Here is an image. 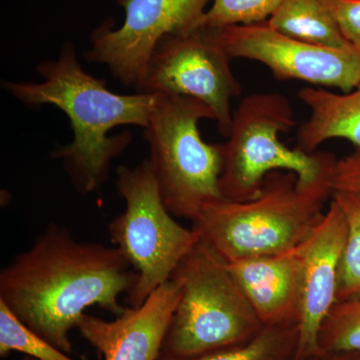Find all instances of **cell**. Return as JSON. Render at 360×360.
<instances>
[{"label":"cell","instance_id":"6da1fadb","mask_svg":"<svg viewBox=\"0 0 360 360\" xmlns=\"http://www.w3.org/2000/svg\"><path fill=\"white\" fill-rule=\"evenodd\" d=\"M116 246L78 240L49 224L27 250L0 271V302L26 326L61 352H72L70 331L85 310L98 307L122 314V295L139 276Z\"/></svg>","mask_w":360,"mask_h":360},{"label":"cell","instance_id":"7a4b0ae2","mask_svg":"<svg viewBox=\"0 0 360 360\" xmlns=\"http://www.w3.org/2000/svg\"><path fill=\"white\" fill-rule=\"evenodd\" d=\"M37 72L41 82H2V87L26 105L51 104L68 116L72 141L53 149L51 155L61 161L78 193H94L110 177L113 160L131 142L129 131L110 136V130L120 125L146 129L158 94L110 91L103 79L82 68L70 42L63 45L58 59L40 63Z\"/></svg>","mask_w":360,"mask_h":360},{"label":"cell","instance_id":"3957f363","mask_svg":"<svg viewBox=\"0 0 360 360\" xmlns=\"http://www.w3.org/2000/svg\"><path fill=\"white\" fill-rule=\"evenodd\" d=\"M333 168L309 186L292 172H271L255 198L217 201L191 229L227 264L290 250L309 238L323 217L333 198Z\"/></svg>","mask_w":360,"mask_h":360},{"label":"cell","instance_id":"277c9868","mask_svg":"<svg viewBox=\"0 0 360 360\" xmlns=\"http://www.w3.org/2000/svg\"><path fill=\"white\" fill-rule=\"evenodd\" d=\"M172 278L181 295L161 354L198 356L245 342L264 328L227 262L205 241L189 251Z\"/></svg>","mask_w":360,"mask_h":360},{"label":"cell","instance_id":"5b68a950","mask_svg":"<svg viewBox=\"0 0 360 360\" xmlns=\"http://www.w3.org/2000/svg\"><path fill=\"white\" fill-rule=\"evenodd\" d=\"M214 113L191 96L158 94L144 137L149 163L163 202L174 217L194 221L207 206L224 200L219 179L224 143L201 139L198 123Z\"/></svg>","mask_w":360,"mask_h":360},{"label":"cell","instance_id":"8992f818","mask_svg":"<svg viewBox=\"0 0 360 360\" xmlns=\"http://www.w3.org/2000/svg\"><path fill=\"white\" fill-rule=\"evenodd\" d=\"M295 125L290 101L277 92L245 97L232 113L229 141L224 143V168L219 191L225 200H252L267 175L290 172L309 186L335 167V155L323 151L307 153L286 148L279 135Z\"/></svg>","mask_w":360,"mask_h":360},{"label":"cell","instance_id":"52a82bcc","mask_svg":"<svg viewBox=\"0 0 360 360\" xmlns=\"http://www.w3.org/2000/svg\"><path fill=\"white\" fill-rule=\"evenodd\" d=\"M117 193L125 210L108 224V233L139 276L127 295L130 307H141L161 284L172 278L200 236L182 226L163 202L148 160L116 170Z\"/></svg>","mask_w":360,"mask_h":360},{"label":"cell","instance_id":"ba28073f","mask_svg":"<svg viewBox=\"0 0 360 360\" xmlns=\"http://www.w3.org/2000/svg\"><path fill=\"white\" fill-rule=\"evenodd\" d=\"M231 56L220 37V28L202 25L161 39L151 53L139 94L194 97L214 113L220 134L229 136L231 103L240 96Z\"/></svg>","mask_w":360,"mask_h":360},{"label":"cell","instance_id":"9c48e42d","mask_svg":"<svg viewBox=\"0 0 360 360\" xmlns=\"http://www.w3.org/2000/svg\"><path fill=\"white\" fill-rule=\"evenodd\" d=\"M125 9L122 27L104 23L92 35L85 54L90 63L108 66L127 86H136L156 44L168 34H180L201 25L210 0H117Z\"/></svg>","mask_w":360,"mask_h":360},{"label":"cell","instance_id":"30bf717a","mask_svg":"<svg viewBox=\"0 0 360 360\" xmlns=\"http://www.w3.org/2000/svg\"><path fill=\"white\" fill-rule=\"evenodd\" d=\"M220 37L232 58L266 66L279 80H300L349 92L360 85V52L307 44L283 34L267 23L220 28Z\"/></svg>","mask_w":360,"mask_h":360},{"label":"cell","instance_id":"8fae6325","mask_svg":"<svg viewBox=\"0 0 360 360\" xmlns=\"http://www.w3.org/2000/svg\"><path fill=\"white\" fill-rule=\"evenodd\" d=\"M347 233L345 215L338 203L330 200L321 221L303 245L295 360L319 354V331L338 302V276Z\"/></svg>","mask_w":360,"mask_h":360},{"label":"cell","instance_id":"7c38bea8","mask_svg":"<svg viewBox=\"0 0 360 360\" xmlns=\"http://www.w3.org/2000/svg\"><path fill=\"white\" fill-rule=\"evenodd\" d=\"M180 295L181 286L170 278L141 307H127L113 321L85 314L77 328L104 360H158Z\"/></svg>","mask_w":360,"mask_h":360},{"label":"cell","instance_id":"4fadbf2b","mask_svg":"<svg viewBox=\"0 0 360 360\" xmlns=\"http://www.w3.org/2000/svg\"><path fill=\"white\" fill-rule=\"evenodd\" d=\"M303 245L284 252L227 264L264 326L297 321Z\"/></svg>","mask_w":360,"mask_h":360},{"label":"cell","instance_id":"5bb4252c","mask_svg":"<svg viewBox=\"0 0 360 360\" xmlns=\"http://www.w3.org/2000/svg\"><path fill=\"white\" fill-rule=\"evenodd\" d=\"M298 98L311 113L298 129L296 148L314 153L333 139H347L360 148V85L345 94L305 87L298 91Z\"/></svg>","mask_w":360,"mask_h":360},{"label":"cell","instance_id":"9a60e30c","mask_svg":"<svg viewBox=\"0 0 360 360\" xmlns=\"http://www.w3.org/2000/svg\"><path fill=\"white\" fill-rule=\"evenodd\" d=\"M266 21L277 32L307 44L354 49L323 0H283Z\"/></svg>","mask_w":360,"mask_h":360},{"label":"cell","instance_id":"2e32d148","mask_svg":"<svg viewBox=\"0 0 360 360\" xmlns=\"http://www.w3.org/2000/svg\"><path fill=\"white\" fill-rule=\"evenodd\" d=\"M298 341L297 321L264 326L250 340L208 354L174 359L160 354L158 360H295Z\"/></svg>","mask_w":360,"mask_h":360},{"label":"cell","instance_id":"e0dca14e","mask_svg":"<svg viewBox=\"0 0 360 360\" xmlns=\"http://www.w3.org/2000/svg\"><path fill=\"white\" fill-rule=\"evenodd\" d=\"M331 200L340 206L347 227L338 276V302L360 297V194L333 191Z\"/></svg>","mask_w":360,"mask_h":360},{"label":"cell","instance_id":"ac0fdd59","mask_svg":"<svg viewBox=\"0 0 360 360\" xmlns=\"http://www.w3.org/2000/svg\"><path fill=\"white\" fill-rule=\"evenodd\" d=\"M13 352L35 360H75L26 326L0 302V356Z\"/></svg>","mask_w":360,"mask_h":360},{"label":"cell","instance_id":"d6986e66","mask_svg":"<svg viewBox=\"0 0 360 360\" xmlns=\"http://www.w3.org/2000/svg\"><path fill=\"white\" fill-rule=\"evenodd\" d=\"M319 352H360V297L336 302L322 323Z\"/></svg>","mask_w":360,"mask_h":360},{"label":"cell","instance_id":"ffe728a7","mask_svg":"<svg viewBox=\"0 0 360 360\" xmlns=\"http://www.w3.org/2000/svg\"><path fill=\"white\" fill-rule=\"evenodd\" d=\"M283 0H213L201 23L212 27L252 25L269 20Z\"/></svg>","mask_w":360,"mask_h":360},{"label":"cell","instance_id":"44dd1931","mask_svg":"<svg viewBox=\"0 0 360 360\" xmlns=\"http://www.w3.org/2000/svg\"><path fill=\"white\" fill-rule=\"evenodd\" d=\"M345 39L360 52V0H323Z\"/></svg>","mask_w":360,"mask_h":360},{"label":"cell","instance_id":"7402d4cb","mask_svg":"<svg viewBox=\"0 0 360 360\" xmlns=\"http://www.w3.org/2000/svg\"><path fill=\"white\" fill-rule=\"evenodd\" d=\"M333 191L360 194V148L336 160L333 174Z\"/></svg>","mask_w":360,"mask_h":360},{"label":"cell","instance_id":"603a6c76","mask_svg":"<svg viewBox=\"0 0 360 360\" xmlns=\"http://www.w3.org/2000/svg\"><path fill=\"white\" fill-rule=\"evenodd\" d=\"M303 360H360V352H319Z\"/></svg>","mask_w":360,"mask_h":360},{"label":"cell","instance_id":"cb8c5ba5","mask_svg":"<svg viewBox=\"0 0 360 360\" xmlns=\"http://www.w3.org/2000/svg\"><path fill=\"white\" fill-rule=\"evenodd\" d=\"M20 360H35V359H32V357L25 356V357H23V359H20Z\"/></svg>","mask_w":360,"mask_h":360}]
</instances>
